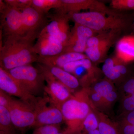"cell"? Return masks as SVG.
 <instances>
[{
	"label": "cell",
	"mask_w": 134,
	"mask_h": 134,
	"mask_svg": "<svg viewBox=\"0 0 134 134\" xmlns=\"http://www.w3.org/2000/svg\"><path fill=\"white\" fill-rule=\"evenodd\" d=\"M38 34L14 35L5 37L0 48L1 67L9 71L37 62L39 56L34 51Z\"/></svg>",
	"instance_id": "1"
},
{
	"label": "cell",
	"mask_w": 134,
	"mask_h": 134,
	"mask_svg": "<svg viewBox=\"0 0 134 134\" xmlns=\"http://www.w3.org/2000/svg\"><path fill=\"white\" fill-rule=\"evenodd\" d=\"M75 23L86 26L97 32L111 31H121L128 26L126 17L119 14L98 12H75L67 14Z\"/></svg>",
	"instance_id": "2"
},
{
	"label": "cell",
	"mask_w": 134,
	"mask_h": 134,
	"mask_svg": "<svg viewBox=\"0 0 134 134\" xmlns=\"http://www.w3.org/2000/svg\"><path fill=\"white\" fill-rule=\"evenodd\" d=\"M89 88H82L73 93L61 108L67 128L75 133L91 111Z\"/></svg>",
	"instance_id": "3"
},
{
	"label": "cell",
	"mask_w": 134,
	"mask_h": 134,
	"mask_svg": "<svg viewBox=\"0 0 134 134\" xmlns=\"http://www.w3.org/2000/svg\"><path fill=\"white\" fill-rule=\"evenodd\" d=\"M28 93L36 97L44 92V77L38 68L29 64L8 71Z\"/></svg>",
	"instance_id": "4"
},
{
	"label": "cell",
	"mask_w": 134,
	"mask_h": 134,
	"mask_svg": "<svg viewBox=\"0 0 134 134\" xmlns=\"http://www.w3.org/2000/svg\"><path fill=\"white\" fill-rule=\"evenodd\" d=\"M34 108L36 116L33 127L35 128L46 125H59L64 121L61 110L46 94L43 97L37 98Z\"/></svg>",
	"instance_id": "5"
},
{
	"label": "cell",
	"mask_w": 134,
	"mask_h": 134,
	"mask_svg": "<svg viewBox=\"0 0 134 134\" xmlns=\"http://www.w3.org/2000/svg\"><path fill=\"white\" fill-rule=\"evenodd\" d=\"M38 68L42 73L47 82L44 93L52 103L61 110L62 105L71 98L73 93L52 75L43 65L39 64Z\"/></svg>",
	"instance_id": "6"
},
{
	"label": "cell",
	"mask_w": 134,
	"mask_h": 134,
	"mask_svg": "<svg viewBox=\"0 0 134 134\" xmlns=\"http://www.w3.org/2000/svg\"><path fill=\"white\" fill-rule=\"evenodd\" d=\"M8 109L16 129L23 132L28 128L33 127L36 117L33 106L20 99L13 98Z\"/></svg>",
	"instance_id": "7"
},
{
	"label": "cell",
	"mask_w": 134,
	"mask_h": 134,
	"mask_svg": "<svg viewBox=\"0 0 134 134\" xmlns=\"http://www.w3.org/2000/svg\"><path fill=\"white\" fill-rule=\"evenodd\" d=\"M1 1V29L5 37L23 35L21 11Z\"/></svg>",
	"instance_id": "8"
},
{
	"label": "cell",
	"mask_w": 134,
	"mask_h": 134,
	"mask_svg": "<svg viewBox=\"0 0 134 134\" xmlns=\"http://www.w3.org/2000/svg\"><path fill=\"white\" fill-rule=\"evenodd\" d=\"M69 19L67 14L57 11L40 33L52 36L66 46L70 33L68 23Z\"/></svg>",
	"instance_id": "9"
},
{
	"label": "cell",
	"mask_w": 134,
	"mask_h": 134,
	"mask_svg": "<svg viewBox=\"0 0 134 134\" xmlns=\"http://www.w3.org/2000/svg\"><path fill=\"white\" fill-rule=\"evenodd\" d=\"M0 90L10 96L19 98L33 107L37 98L26 91L7 70L0 67Z\"/></svg>",
	"instance_id": "10"
},
{
	"label": "cell",
	"mask_w": 134,
	"mask_h": 134,
	"mask_svg": "<svg viewBox=\"0 0 134 134\" xmlns=\"http://www.w3.org/2000/svg\"><path fill=\"white\" fill-rule=\"evenodd\" d=\"M97 32L86 26L75 23L70 32L69 38L63 53L85 52L88 40L95 36Z\"/></svg>",
	"instance_id": "11"
},
{
	"label": "cell",
	"mask_w": 134,
	"mask_h": 134,
	"mask_svg": "<svg viewBox=\"0 0 134 134\" xmlns=\"http://www.w3.org/2000/svg\"><path fill=\"white\" fill-rule=\"evenodd\" d=\"M61 8L57 11L66 14L79 12L81 10L112 14L114 12L107 7L103 3L95 0H61Z\"/></svg>",
	"instance_id": "12"
},
{
	"label": "cell",
	"mask_w": 134,
	"mask_h": 134,
	"mask_svg": "<svg viewBox=\"0 0 134 134\" xmlns=\"http://www.w3.org/2000/svg\"><path fill=\"white\" fill-rule=\"evenodd\" d=\"M65 47V44L54 38L40 33L33 49L39 57H51L63 53Z\"/></svg>",
	"instance_id": "13"
},
{
	"label": "cell",
	"mask_w": 134,
	"mask_h": 134,
	"mask_svg": "<svg viewBox=\"0 0 134 134\" xmlns=\"http://www.w3.org/2000/svg\"><path fill=\"white\" fill-rule=\"evenodd\" d=\"M23 35L28 34H40L46 25L45 14L30 6L21 11Z\"/></svg>",
	"instance_id": "14"
},
{
	"label": "cell",
	"mask_w": 134,
	"mask_h": 134,
	"mask_svg": "<svg viewBox=\"0 0 134 134\" xmlns=\"http://www.w3.org/2000/svg\"><path fill=\"white\" fill-rule=\"evenodd\" d=\"M119 32L112 31L107 37L101 40L96 46L86 47L85 52L92 62H99L104 59L110 47L115 40L116 34Z\"/></svg>",
	"instance_id": "15"
},
{
	"label": "cell",
	"mask_w": 134,
	"mask_h": 134,
	"mask_svg": "<svg viewBox=\"0 0 134 134\" xmlns=\"http://www.w3.org/2000/svg\"><path fill=\"white\" fill-rule=\"evenodd\" d=\"M85 59L88 58L83 53L68 52L51 57L39 56L37 62L46 66H53L63 69L64 66L69 63Z\"/></svg>",
	"instance_id": "16"
},
{
	"label": "cell",
	"mask_w": 134,
	"mask_h": 134,
	"mask_svg": "<svg viewBox=\"0 0 134 134\" xmlns=\"http://www.w3.org/2000/svg\"><path fill=\"white\" fill-rule=\"evenodd\" d=\"M43 65L52 75L72 93L79 90L81 86L80 82L74 75L59 67Z\"/></svg>",
	"instance_id": "17"
},
{
	"label": "cell",
	"mask_w": 134,
	"mask_h": 134,
	"mask_svg": "<svg viewBox=\"0 0 134 134\" xmlns=\"http://www.w3.org/2000/svg\"><path fill=\"white\" fill-rule=\"evenodd\" d=\"M116 58L125 63L134 61V36L122 37L115 47Z\"/></svg>",
	"instance_id": "18"
},
{
	"label": "cell",
	"mask_w": 134,
	"mask_h": 134,
	"mask_svg": "<svg viewBox=\"0 0 134 134\" xmlns=\"http://www.w3.org/2000/svg\"><path fill=\"white\" fill-rule=\"evenodd\" d=\"M92 110L96 113L98 121V129L100 134H120L117 121L109 119L108 115L94 108L91 104Z\"/></svg>",
	"instance_id": "19"
},
{
	"label": "cell",
	"mask_w": 134,
	"mask_h": 134,
	"mask_svg": "<svg viewBox=\"0 0 134 134\" xmlns=\"http://www.w3.org/2000/svg\"><path fill=\"white\" fill-rule=\"evenodd\" d=\"M102 72L105 77L112 81L119 87L125 81L118 69L114 65L113 58L105 59L102 66Z\"/></svg>",
	"instance_id": "20"
},
{
	"label": "cell",
	"mask_w": 134,
	"mask_h": 134,
	"mask_svg": "<svg viewBox=\"0 0 134 134\" xmlns=\"http://www.w3.org/2000/svg\"><path fill=\"white\" fill-rule=\"evenodd\" d=\"M90 88L91 90L98 93L103 98L109 92L117 89L115 84L106 77L98 80Z\"/></svg>",
	"instance_id": "21"
},
{
	"label": "cell",
	"mask_w": 134,
	"mask_h": 134,
	"mask_svg": "<svg viewBox=\"0 0 134 134\" xmlns=\"http://www.w3.org/2000/svg\"><path fill=\"white\" fill-rule=\"evenodd\" d=\"M16 129L12 123L9 110L0 105V131L9 134H16Z\"/></svg>",
	"instance_id": "22"
},
{
	"label": "cell",
	"mask_w": 134,
	"mask_h": 134,
	"mask_svg": "<svg viewBox=\"0 0 134 134\" xmlns=\"http://www.w3.org/2000/svg\"><path fill=\"white\" fill-rule=\"evenodd\" d=\"M84 120L79 129L74 134H87L91 131L98 129V121L96 113L92 110Z\"/></svg>",
	"instance_id": "23"
},
{
	"label": "cell",
	"mask_w": 134,
	"mask_h": 134,
	"mask_svg": "<svg viewBox=\"0 0 134 134\" xmlns=\"http://www.w3.org/2000/svg\"><path fill=\"white\" fill-rule=\"evenodd\" d=\"M62 4L61 0H32L31 6L46 14L52 9H60Z\"/></svg>",
	"instance_id": "24"
},
{
	"label": "cell",
	"mask_w": 134,
	"mask_h": 134,
	"mask_svg": "<svg viewBox=\"0 0 134 134\" xmlns=\"http://www.w3.org/2000/svg\"><path fill=\"white\" fill-rule=\"evenodd\" d=\"M89 96L91 103L94 108L99 111L108 115V112L102 96L91 90L90 88H89Z\"/></svg>",
	"instance_id": "25"
},
{
	"label": "cell",
	"mask_w": 134,
	"mask_h": 134,
	"mask_svg": "<svg viewBox=\"0 0 134 134\" xmlns=\"http://www.w3.org/2000/svg\"><path fill=\"white\" fill-rule=\"evenodd\" d=\"M120 99L134 93V74H132L118 88Z\"/></svg>",
	"instance_id": "26"
},
{
	"label": "cell",
	"mask_w": 134,
	"mask_h": 134,
	"mask_svg": "<svg viewBox=\"0 0 134 134\" xmlns=\"http://www.w3.org/2000/svg\"><path fill=\"white\" fill-rule=\"evenodd\" d=\"M81 66L85 67L89 69L95 67L89 59H85L69 63L64 66L63 69L73 74L75 70Z\"/></svg>",
	"instance_id": "27"
},
{
	"label": "cell",
	"mask_w": 134,
	"mask_h": 134,
	"mask_svg": "<svg viewBox=\"0 0 134 134\" xmlns=\"http://www.w3.org/2000/svg\"><path fill=\"white\" fill-rule=\"evenodd\" d=\"M120 95L118 89L109 92L103 98L104 103L108 112V115L111 113L113 107L116 102L119 100Z\"/></svg>",
	"instance_id": "28"
},
{
	"label": "cell",
	"mask_w": 134,
	"mask_h": 134,
	"mask_svg": "<svg viewBox=\"0 0 134 134\" xmlns=\"http://www.w3.org/2000/svg\"><path fill=\"white\" fill-rule=\"evenodd\" d=\"M120 114L134 111V93L120 99Z\"/></svg>",
	"instance_id": "29"
},
{
	"label": "cell",
	"mask_w": 134,
	"mask_h": 134,
	"mask_svg": "<svg viewBox=\"0 0 134 134\" xmlns=\"http://www.w3.org/2000/svg\"><path fill=\"white\" fill-rule=\"evenodd\" d=\"M110 5L113 8L120 10H134V0H113Z\"/></svg>",
	"instance_id": "30"
},
{
	"label": "cell",
	"mask_w": 134,
	"mask_h": 134,
	"mask_svg": "<svg viewBox=\"0 0 134 134\" xmlns=\"http://www.w3.org/2000/svg\"><path fill=\"white\" fill-rule=\"evenodd\" d=\"M60 131V125H46L36 128L31 134H57Z\"/></svg>",
	"instance_id": "31"
},
{
	"label": "cell",
	"mask_w": 134,
	"mask_h": 134,
	"mask_svg": "<svg viewBox=\"0 0 134 134\" xmlns=\"http://www.w3.org/2000/svg\"><path fill=\"white\" fill-rule=\"evenodd\" d=\"M4 2L9 6L22 11L31 6L32 0H5Z\"/></svg>",
	"instance_id": "32"
},
{
	"label": "cell",
	"mask_w": 134,
	"mask_h": 134,
	"mask_svg": "<svg viewBox=\"0 0 134 134\" xmlns=\"http://www.w3.org/2000/svg\"><path fill=\"white\" fill-rule=\"evenodd\" d=\"M120 134H134V126L127 122L117 120Z\"/></svg>",
	"instance_id": "33"
},
{
	"label": "cell",
	"mask_w": 134,
	"mask_h": 134,
	"mask_svg": "<svg viewBox=\"0 0 134 134\" xmlns=\"http://www.w3.org/2000/svg\"><path fill=\"white\" fill-rule=\"evenodd\" d=\"M10 96L5 92L0 90V105L8 109L13 98Z\"/></svg>",
	"instance_id": "34"
},
{
	"label": "cell",
	"mask_w": 134,
	"mask_h": 134,
	"mask_svg": "<svg viewBox=\"0 0 134 134\" xmlns=\"http://www.w3.org/2000/svg\"><path fill=\"white\" fill-rule=\"evenodd\" d=\"M118 120L125 121L134 126V111L120 114Z\"/></svg>",
	"instance_id": "35"
},
{
	"label": "cell",
	"mask_w": 134,
	"mask_h": 134,
	"mask_svg": "<svg viewBox=\"0 0 134 134\" xmlns=\"http://www.w3.org/2000/svg\"><path fill=\"white\" fill-rule=\"evenodd\" d=\"M57 134H74V133L72 131L66 128L63 131H60Z\"/></svg>",
	"instance_id": "36"
},
{
	"label": "cell",
	"mask_w": 134,
	"mask_h": 134,
	"mask_svg": "<svg viewBox=\"0 0 134 134\" xmlns=\"http://www.w3.org/2000/svg\"><path fill=\"white\" fill-rule=\"evenodd\" d=\"M87 134H100V133L98 129H97L93 131H91Z\"/></svg>",
	"instance_id": "37"
},
{
	"label": "cell",
	"mask_w": 134,
	"mask_h": 134,
	"mask_svg": "<svg viewBox=\"0 0 134 134\" xmlns=\"http://www.w3.org/2000/svg\"><path fill=\"white\" fill-rule=\"evenodd\" d=\"M0 134H9L7 133H6V132H3V131H0Z\"/></svg>",
	"instance_id": "38"
},
{
	"label": "cell",
	"mask_w": 134,
	"mask_h": 134,
	"mask_svg": "<svg viewBox=\"0 0 134 134\" xmlns=\"http://www.w3.org/2000/svg\"></svg>",
	"instance_id": "39"
}]
</instances>
